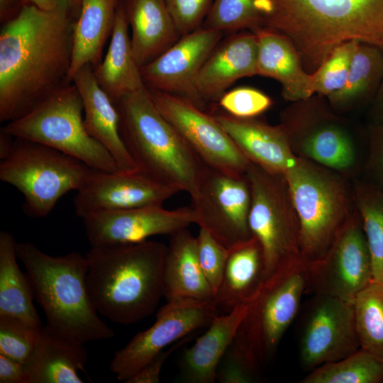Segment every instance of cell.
I'll return each instance as SVG.
<instances>
[{"label":"cell","mask_w":383,"mask_h":383,"mask_svg":"<svg viewBox=\"0 0 383 383\" xmlns=\"http://www.w3.org/2000/svg\"><path fill=\"white\" fill-rule=\"evenodd\" d=\"M367 167L374 182L370 184L383 190V123L370 128Z\"/></svg>","instance_id":"42"},{"label":"cell","mask_w":383,"mask_h":383,"mask_svg":"<svg viewBox=\"0 0 383 383\" xmlns=\"http://www.w3.org/2000/svg\"><path fill=\"white\" fill-rule=\"evenodd\" d=\"M282 115L294 153L338 173L353 170L357 151L349 131L317 100L293 102Z\"/></svg>","instance_id":"11"},{"label":"cell","mask_w":383,"mask_h":383,"mask_svg":"<svg viewBox=\"0 0 383 383\" xmlns=\"http://www.w3.org/2000/svg\"><path fill=\"white\" fill-rule=\"evenodd\" d=\"M121 0H80L79 13L74 26L73 53L69 81L84 65L95 67L111 36L116 11Z\"/></svg>","instance_id":"30"},{"label":"cell","mask_w":383,"mask_h":383,"mask_svg":"<svg viewBox=\"0 0 383 383\" xmlns=\"http://www.w3.org/2000/svg\"><path fill=\"white\" fill-rule=\"evenodd\" d=\"M284 177L299 221L301 255L316 260L352 214L347 188L338 172L299 156Z\"/></svg>","instance_id":"7"},{"label":"cell","mask_w":383,"mask_h":383,"mask_svg":"<svg viewBox=\"0 0 383 383\" xmlns=\"http://www.w3.org/2000/svg\"><path fill=\"white\" fill-rule=\"evenodd\" d=\"M383 77V51L360 43L353 55L344 86L326 98L335 109L343 110L377 92Z\"/></svg>","instance_id":"32"},{"label":"cell","mask_w":383,"mask_h":383,"mask_svg":"<svg viewBox=\"0 0 383 383\" xmlns=\"http://www.w3.org/2000/svg\"><path fill=\"white\" fill-rule=\"evenodd\" d=\"M70 3L74 13L78 16L79 13V11H80V6H81L80 0H70Z\"/></svg>","instance_id":"50"},{"label":"cell","mask_w":383,"mask_h":383,"mask_svg":"<svg viewBox=\"0 0 383 383\" xmlns=\"http://www.w3.org/2000/svg\"><path fill=\"white\" fill-rule=\"evenodd\" d=\"M164 281V297L167 301H213L214 292L199 262L196 238L187 228L170 235Z\"/></svg>","instance_id":"28"},{"label":"cell","mask_w":383,"mask_h":383,"mask_svg":"<svg viewBox=\"0 0 383 383\" xmlns=\"http://www.w3.org/2000/svg\"><path fill=\"white\" fill-rule=\"evenodd\" d=\"M360 348L354 301L313 294L302 316L299 340L301 366L310 372Z\"/></svg>","instance_id":"16"},{"label":"cell","mask_w":383,"mask_h":383,"mask_svg":"<svg viewBox=\"0 0 383 383\" xmlns=\"http://www.w3.org/2000/svg\"><path fill=\"white\" fill-rule=\"evenodd\" d=\"M256 0H213L202 27L221 31H252L260 27Z\"/></svg>","instance_id":"36"},{"label":"cell","mask_w":383,"mask_h":383,"mask_svg":"<svg viewBox=\"0 0 383 383\" xmlns=\"http://www.w3.org/2000/svg\"><path fill=\"white\" fill-rule=\"evenodd\" d=\"M16 243L11 233L0 232V315L15 316L41 328L29 279L17 262Z\"/></svg>","instance_id":"31"},{"label":"cell","mask_w":383,"mask_h":383,"mask_svg":"<svg viewBox=\"0 0 383 383\" xmlns=\"http://www.w3.org/2000/svg\"><path fill=\"white\" fill-rule=\"evenodd\" d=\"M129 27L134 60L144 66L182 36L164 0H121Z\"/></svg>","instance_id":"25"},{"label":"cell","mask_w":383,"mask_h":383,"mask_svg":"<svg viewBox=\"0 0 383 383\" xmlns=\"http://www.w3.org/2000/svg\"><path fill=\"white\" fill-rule=\"evenodd\" d=\"M218 314L213 301H167L157 311L151 327L136 333L125 347L114 353L110 370L118 380L126 382L167 346L208 327Z\"/></svg>","instance_id":"14"},{"label":"cell","mask_w":383,"mask_h":383,"mask_svg":"<svg viewBox=\"0 0 383 383\" xmlns=\"http://www.w3.org/2000/svg\"><path fill=\"white\" fill-rule=\"evenodd\" d=\"M360 348L383 360V283L372 280L354 300Z\"/></svg>","instance_id":"35"},{"label":"cell","mask_w":383,"mask_h":383,"mask_svg":"<svg viewBox=\"0 0 383 383\" xmlns=\"http://www.w3.org/2000/svg\"><path fill=\"white\" fill-rule=\"evenodd\" d=\"M23 6V0H0L1 24L4 25L16 18Z\"/></svg>","instance_id":"46"},{"label":"cell","mask_w":383,"mask_h":383,"mask_svg":"<svg viewBox=\"0 0 383 383\" xmlns=\"http://www.w3.org/2000/svg\"><path fill=\"white\" fill-rule=\"evenodd\" d=\"M41 328L0 315V354L26 365L38 343Z\"/></svg>","instance_id":"38"},{"label":"cell","mask_w":383,"mask_h":383,"mask_svg":"<svg viewBox=\"0 0 383 383\" xmlns=\"http://www.w3.org/2000/svg\"><path fill=\"white\" fill-rule=\"evenodd\" d=\"M223 35L201 27L182 35L158 57L139 67L145 87L180 96L204 110L206 104L196 90V77Z\"/></svg>","instance_id":"18"},{"label":"cell","mask_w":383,"mask_h":383,"mask_svg":"<svg viewBox=\"0 0 383 383\" xmlns=\"http://www.w3.org/2000/svg\"><path fill=\"white\" fill-rule=\"evenodd\" d=\"M254 32H238L217 45L201 68L196 88L204 104L216 102L238 79L257 75Z\"/></svg>","instance_id":"21"},{"label":"cell","mask_w":383,"mask_h":383,"mask_svg":"<svg viewBox=\"0 0 383 383\" xmlns=\"http://www.w3.org/2000/svg\"><path fill=\"white\" fill-rule=\"evenodd\" d=\"M257 372L245 364L226 353L216 372V382L220 383H250L255 382Z\"/></svg>","instance_id":"44"},{"label":"cell","mask_w":383,"mask_h":383,"mask_svg":"<svg viewBox=\"0 0 383 383\" xmlns=\"http://www.w3.org/2000/svg\"><path fill=\"white\" fill-rule=\"evenodd\" d=\"M372 115L374 123H383V77L375 94Z\"/></svg>","instance_id":"47"},{"label":"cell","mask_w":383,"mask_h":383,"mask_svg":"<svg viewBox=\"0 0 383 383\" xmlns=\"http://www.w3.org/2000/svg\"><path fill=\"white\" fill-rule=\"evenodd\" d=\"M81 95L72 82L57 90L31 111L1 130L39 143L80 160L91 168L121 172L109 151L87 132Z\"/></svg>","instance_id":"8"},{"label":"cell","mask_w":383,"mask_h":383,"mask_svg":"<svg viewBox=\"0 0 383 383\" xmlns=\"http://www.w3.org/2000/svg\"><path fill=\"white\" fill-rule=\"evenodd\" d=\"M354 199L372 257L373 280L383 283V190L360 183Z\"/></svg>","instance_id":"34"},{"label":"cell","mask_w":383,"mask_h":383,"mask_svg":"<svg viewBox=\"0 0 383 383\" xmlns=\"http://www.w3.org/2000/svg\"><path fill=\"white\" fill-rule=\"evenodd\" d=\"M91 167L48 145L14 137L13 149L0 163V179L23 195V210L32 218L48 216L57 201L78 190Z\"/></svg>","instance_id":"9"},{"label":"cell","mask_w":383,"mask_h":383,"mask_svg":"<svg viewBox=\"0 0 383 383\" xmlns=\"http://www.w3.org/2000/svg\"><path fill=\"white\" fill-rule=\"evenodd\" d=\"M255 8L260 27L289 38L309 73L349 41L383 51V0H256Z\"/></svg>","instance_id":"2"},{"label":"cell","mask_w":383,"mask_h":383,"mask_svg":"<svg viewBox=\"0 0 383 383\" xmlns=\"http://www.w3.org/2000/svg\"><path fill=\"white\" fill-rule=\"evenodd\" d=\"M245 175L251 192L249 226L262 248L266 278L301 256L299 221L284 175L250 162Z\"/></svg>","instance_id":"10"},{"label":"cell","mask_w":383,"mask_h":383,"mask_svg":"<svg viewBox=\"0 0 383 383\" xmlns=\"http://www.w3.org/2000/svg\"><path fill=\"white\" fill-rule=\"evenodd\" d=\"M252 32L258 43L257 74L277 80L286 101L296 102L313 96L311 73L305 70L292 40L265 27Z\"/></svg>","instance_id":"23"},{"label":"cell","mask_w":383,"mask_h":383,"mask_svg":"<svg viewBox=\"0 0 383 383\" xmlns=\"http://www.w3.org/2000/svg\"><path fill=\"white\" fill-rule=\"evenodd\" d=\"M359 43L356 40H352L340 45L321 66L311 73L314 94L327 97L344 86L353 55Z\"/></svg>","instance_id":"37"},{"label":"cell","mask_w":383,"mask_h":383,"mask_svg":"<svg viewBox=\"0 0 383 383\" xmlns=\"http://www.w3.org/2000/svg\"><path fill=\"white\" fill-rule=\"evenodd\" d=\"M248 304L240 305L229 313L216 315L206 332L184 350L179 362L184 382H216L219 364L235 336Z\"/></svg>","instance_id":"26"},{"label":"cell","mask_w":383,"mask_h":383,"mask_svg":"<svg viewBox=\"0 0 383 383\" xmlns=\"http://www.w3.org/2000/svg\"><path fill=\"white\" fill-rule=\"evenodd\" d=\"M265 279L264 258L252 237L229 249V255L213 301L219 313L248 304Z\"/></svg>","instance_id":"27"},{"label":"cell","mask_w":383,"mask_h":383,"mask_svg":"<svg viewBox=\"0 0 383 383\" xmlns=\"http://www.w3.org/2000/svg\"><path fill=\"white\" fill-rule=\"evenodd\" d=\"M218 106L228 114L242 118H255L268 110L272 99L252 87H240L224 93Z\"/></svg>","instance_id":"39"},{"label":"cell","mask_w":383,"mask_h":383,"mask_svg":"<svg viewBox=\"0 0 383 383\" xmlns=\"http://www.w3.org/2000/svg\"><path fill=\"white\" fill-rule=\"evenodd\" d=\"M148 89L159 111L205 166L232 175H245L249 161L213 115L180 96Z\"/></svg>","instance_id":"15"},{"label":"cell","mask_w":383,"mask_h":383,"mask_svg":"<svg viewBox=\"0 0 383 383\" xmlns=\"http://www.w3.org/2000/svg\"><path fill=\"white\" fill-rule=\"evenodd\" d=\"M82 218L91 247L138 243L156 235H170L196 223L192 206L167 209L162 205L99 210Z\"/></svg>","instance_id":"17"},{"label":"cell","mask_w":383,"mask_h":383,"mask_svg":"<svg viewBox=\"0 0 383 383\" xmlns=\"http://www.w3.org/2000/svg\"><path fill=\"white\" fill-rule=\"evenodd\" d=\"M0 383H29L26 365L0 354Z\"/></svg>","instance_id":"45"},{"label":"cell","mask_w":383,"mask_h":383,"mask_svg":"<svg viewBox=\"0 0 383 383\" xmlns=\"http://www.w3.org/2000/svg\"><path fill=\"white\" fill-rule=\"evenodd\" d=\"M128 27L121 1L106 55L93 69L98 84L113 103L145 87L133 55Z\"/></svg>","instance_id":"29"},{"label":"cell","mask_w":383,"mask_h":383,"mask_svg":"<svg viewBox=\"0 0 383 383\" xmlns=\"http://www.w3.org/2000/svg\"><path fill=\"white\" fill-rule=\"evenodd\" d=\"M16 252L47 324L84 343L115 335L89 296L86 256L72 252L53 257L30 242L16 243Z\"/></svg>","instance_id":"4"},{"label":"cell","mask_w":383,"mask_h":383,"mask_svg":"<svg viewBox=\"0 0 383 383\" xmlns=\"http://www.w3.org/2000/svg\"><path fill=\"white\" fill-rule=\"evenodd\" d=\"M181 35L202 27L213 0H164Z\"/></svg>","instance_id":"41"},{"label":"cell","mask_w":383,"mask_h":383,"mask_svg":"<svg viewBox=\"0 0 383 383\" xmlns=\"http://www.w3.org/2000/svg\"><path fill=\"white\" fill-rule=\"evenodd\" d=\"M179 192L141 172H110L91 169L74 199L76 213L82 218L99 210L162 205Z\"/></svg>","instance_id":"19"},{"label":"cell","mask_w":383,"mask_h":383,"mask_svg":"<svg viewBox=\"0 0 383 383\" xmlns=\"http://www.w3.org/2000/svg\"><path fill=\"white\" fill-rule=\"evenodd\" d=\"M213 116L250 162L282 175L295 165L298 156L280 124L272 126L257 117L242 118L226 113Z\"/></svg>","instance_id":"20"},{"label":"cell","mask_w":383,"mask_h":383,"mask_svg":"<svg viewBox=\"0 0 383 383\" xmlns=\"http://www.w3.org/2000/svg\"><path fill=\"white\" fill-rule=\"evenodd\" d=\"M121 138L138 171L189 195L205 165L161 114L145 87L114 103Z\"/></svg>","instance_id":"5"},{"label":"cell","mask_w":383,"mask_h":383,"mask_svg":"<svg viewBox=\"0 0 383 383\" xmlns=\"http://www.w3.org/2000/svg\"><path fill=\"white\" fill-rule=\"evenodd\" d=\"M13 136L1 130L0 133V158L4 160L11 153L14 143Z\"/></svg>","instance_id":"48"},{"label":"cell","mask_w":383,"mask_h":383,"mask_svg":"<svg viewBox=\"0 0 383 383\" xmlns=\"http://www.w3.org/2000/svg\"><path fill=\"white\" fill-rule=\"evenodd\" d=\"M87 353L84 343L46 323L26 364L29 383H82Z\"/></svg>","instance_id":"24"},{"label":"cell","mask_w":383,"mask_h":383,"mask_svg":"<svg viewBox=\"0 0 383 383\" xmlns=\"http://www.w3.org/2000/svg\"><path fill=\"white\" fill-rule=\"evenodd\" d=\"M196 238L201 268L215 294L222 278L229 249L219 243L204 228H199Z\"/></svg>","instance_id":"40"},{"label":"cell","mask_w":383,"mask_h":383,"mask_svg":"<svg viewBox=\"0 0 383 383\" xmlns=\"http://www.w3.org/2000/svg\"><path fill=\"white\" fill-rule=\"evenodd\" d=\"M77 18L70 0L52 10L25 4L0 31V121L31 111L60 88L72 84L69 72Z\"/></svg>","instance_id":"1"},{"label":"cell","mask_w":383,"mask_h":383,"mask_svg":"<svg viewBox=\"0 0 383 383\" xmlns=\"http://www.w3.org/2000/svg\"><path fill=\"white\" fill-rule=\"evenodd\" d=\"M193 335L194 333L179 339L168 348L160 352L126 383H158L162 368L166 360L175 350L191 340Z\"/></svg>","instance_id":"43"},{"label":"cell","mask_w":383,"mask_h":383,"mask_svg":"<svg viewBox=\"0 0 383 383\" xmlns=\"http://www.w3.org/2000/svg\"><path fill=\"white\" fill-rule=\"evenodd\" d=\"M167 246L154 240L91 247L87 288L99 314L121 325L152 314L165 295Z\"/></svg>","instance_id":"3"},{"label":"cell","mask_w":383,"mask_h":383,"mask_svg":"<svg viewBox=\"0 0 383 383\" xmlns=\"http://www.w3.org/2000/svg\"><path fill=\"white\" fill-rule=\"evenodd\" d=\"M307 265L301 256L282 264L265 278L248 304L226 353L257 373L274 357L299 312L308 287Z\"/></svg>","instance_id":"6"},{"label":"cell","mask_w":383,"mask_h":383,"mask_svg":"<svg viewBox=\"0 0 383 383\" xmlns=\"http://www.w3.org/2000/svg\"><path fill=\"white\" fill-rule=\"evenodd\" d=\"M189 196L196 224L228 249L252 237L249 226L251 192L245 175L205 166Z\"/></svg>","instance_id":"13"},{"label":"cell","mask_w":383,"mask_h":383,"mask_svg":"<svg viewBox=\"0 0 383 383\" xmlns=\"http://www.w3.org/2000/svg\"><path fill=\"white\" fill-rule=\"evenodd\" d=\"M301 383H382L383 360L360 348L338 361L309 372Z\"/></svg>","instance_id":"33"},{"label":"cell","mask_w":383,"mask_h":383,"mask_svg":"<svg viewBox=\"0 0 383 383\" xmlns=\"http://www.w3.org/2000/svg\"><path fill=\"white\" fill-rule=\"evenodd\" d=\"M91 64L74 75L84 106V124L89 134L111 154L123 172L138 171L120 134L119 113L110 97L98 84Z\"/></svg>","instance_id":"22"},{"label":"cell","mask_w":383,"mask_h":383,"mask_svg":"<svg viewBox=\"0 0 383 383\" xmlns=\"http://www.w3.org/2000/svg\"><path fill=\"white\" fill-rule=\"evenodd\" d=\"M308 287L321 294L354 301L372 280V257L357 211L352 213L328 249L308 261Z\"/></svg>","instance_id":"12"},{"label":"cell","mask_w":383,"mask_h":383,"mask_svg":"<svg viewBox=\"0 0 383 383\" xmlns=\"http://www.w3.org/2000/svg\"><path fill=\"white\" fill-rule=\"evenodd\" d=\"M60 0H23L25 4H33L43 10H52L58 4Z\"/></svg>","instance_id":"49"}]
</instances>
